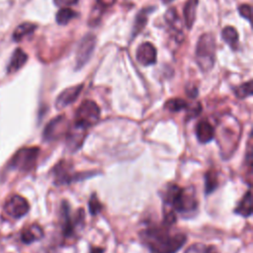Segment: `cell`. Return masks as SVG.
<instances>
[{
    "mask_svg": "<svg viewBox=\"0 0 253 253\" xmlns=\"http://www.w3.org/2000/svg\"><path fill=\"white\" fill-rule=\"evenodd\" d=\"M235 95L239 99H244L252 95V80L240 85L235 89Z\"/></svg>",
    "mask_w": 253,
    "mask_h": 253,
    "instance_id": "484cf974",
    "label": "cell"
},
{
    "mask_svg": "<svg viewBox=\"0 0 253 253\" xmlns=\"http://www.w3.org/2000/svg\"><path fill=\"white\" fill-rule=\"evenodd\" d=\"M239 14L243 18H245V19H247L249 21L250 17H251V7H250V5H248V4L241 5L239 7Z\"/></svg>",
    "mask_w": 253,
    "mask_h": 253,
    "instance_id": "83f0119b",
    "label": "cell"
},
{
    "mask_svg": "<svg viewBox=\"0 0 253 253\" xmlns=\"http://www.w3.org/2000/svg\"><path fill=\"white\" fill-rule=\"evenodd\" d=\"M52 172L54 176V183L56 185H66L81 179L79 178L81 174L75 173L72 170L71 164L67 163L66 161H60L54 166Z\"/></svg>",
    "mask_w": 253,
    "mask_h": 253,
    "instance_id": "52a82bcc",
    "label": "cell"
},
{
    "mask_svg": "<svg viewBox=\"0 0 253 253\" xmlns=\"http://www.w3.org/2000/svg\"><path fill=\"white\" fill-rule=\"evenodd\" d=\"M84 219V211L80 209L73 216L70 213L69 206L66 202L61 205V226L64 237H71L75 233V229Z\"/></svg>",
    "mask_w": 253,
    "mask_h": 253,
    "instance_id": "8992f818",
    "label": "cell"
},
{
    "mask_svg": "<svg viewBox=\"0 0 253 253\" xmlns=\"http://www.w3.org/2000/svg\"><path fill=\"white\" fill-rule=\"evenodd\" d=\"M76 16H77V13L74 12L72 9L67 7H62L56 13L55 19L59 25H66L70 20H72Z\"/></svg>",
    "mask_w": 253,
    "mask_h": 253,
    "instance_id": "ffe728a7",
    "label": "cell"
},
{
    "mask_svg": "<svg viewBox=\"0 0 253 253\" xmlns=\"http://www.w3.org/2000/svg\"><path fill=\"white\" fill-rule=\"evenodd\" d=\"M42 236H43V231L42 227L38 224H33L23 231L21 235V239L24 243L30 244L36 240H40Z\"/></svg>",
    "mask_w": 253,
    "mask_h": 253,
    "instance_id": "2e32d148",
    "label": "cell"
},
{
    "mask_svg": "<svg viewBox=\"0 0 253 253\" xmlns=\"http://www.w3.org/2000/svg\"><path fill=\"white\" fill-rule=\"evenodd\" d=\"M91 253H104V250L100 247H93L91 249Z\"/></svg>",
    "mask_w": 253,
    "mask_h": 253,
    "instance_id": "f546056e",
    "label": "cell"
},
{
    "mask_svg": "<svg viewBox=\"0 0 253 253\" xmlns=\"http://www.w3.org/2000/svg\"><path fill=\"white\" fill-rule=\"evenodd\" d=\"M39 153V147H23L15 153V155L11 159L10 165L14 169L29 171L36 165Z\"/></svg>",
    "mask_w": 253,
    "mask_h": 253,
    "instance_id": "5b68a950",
    "label": "cell"
},
{
    "mask_svg": "<svg viewBox=\"0 0 253 253\" xmlns=\"http://www.w3.org/2000/svg\"><path fill=\"white\" fill-rule=\"evenodd\" d=\"M168 226H150L140 232V237L150 253H176L186 242L184 233H170Z\"/></svg>",
    "mask_w": 253,
    "mask_h": 253,
    "instance_id": "6da1fadb",
    "label": "cell"
},
{
    "mask_svg": "<svg viewBox=\"0 0 253 253\" xmlns=\"http://www.w3.org/2000/svg\"><path fill=\"white\" fill-rule=\"evenodd\" d=\"M82 89H83V84L66 88L58 95V97L55 101V107L58 110H60V109L67 107L68 105L72 104L78 98Z\"/></svg>",
    "mask_w": 253,
    "mask_h": 253,
    "instance_id": "8fae6325",
    "label": "cell"
},
{
    "mask_svg": "<svg viewBox=\"0 0 253 253\" xmlns=\"http://www.w3.org/2000/svg\"><path fill=\"white\" fill-rule=\"evenodd\" d=\"M37 29V26L32 23H23L19 25L16 30L13 33V40L15 42L22 41L26 36L31 35L35 30Z\"/></svg>",
    "mask_w": 253,
    "mask_h": 253,
    "instance_id": "ac0fdd59",
    "label": "cell"
},
{
    "mask_svg": "<svg viewBox=\"0 0 253 253\" xmlns=\"http://www.w3.org/2000/svg\"><path fill=\"white\" fill-rule=\"evenodd\" d=\"M115 1L116 0H97L94 7V13L91 15V18L94 19V22H96V18H99L104 10L111 7L115 3Z\"/></svg>",
    "mask_w": 253,
    "mask_h": 253,
    "instance_id": "d4e9b609",
    "label": "cell"
},
{
    "mask_svg": "<svg viewBox=\"0 0 253 253\" xmlns=\"http://www.w3.org/2000/svg\"><path fill=\"white\" fill-rule=\"evenodd\" d=\"M96 43L93 35H86L80 42L76 51V68H81L91 57Z\"/></svg>",
    "mask_w": 253,
    "mask_h": 253,
    "instance_id": "9c48e42d",
    "label": "cell"
},
{
    "mask_svg": "<svg viewBox=\"0 0 253 253\" xmlns=\"http://www.w3.org/2000/svg\"><path fill=\"white\" fill-rule=\"evenodd\" d=\"M198 7V0H188L184 7V20L188 29H191L196 20V13Z\"/></svg>",
    "mask_w": 253,
    "mask_h": 253,
    "instance_id": "e0dca14e",
    "label": "cell"
},
{
    "mask_svg": "<svg viewBox=\"0 0 253 253\" xmlns=\"http://www.w3.org/2000/svg\"><path fill=\"white\" fill-rule=\"evenodd\" d=\"M149 12H150L149 9H143L136 15L133 29H132V37H135L137 34H139L143 30V28L146 25L147 16H148Z\"/></svg>",
    "mask_w": 253,
    "mask_h": 253,
    "instance_id": "d6986e66",
    "label": "cell"
},
{
    "mask_svg": "<svg viewBox=\"0 0 253 253\" xmlns=\"http://www.w3.org/2000/svg\"><path fill=\"white\" fill-rule=\"evenodd\" d=\"M30 206L25 198L19 195L12 196L5 204L4 211L6 213L14 218H19L29 211Z\"/></svg>",
    "mask_w": 253,
    "mask_h": 253,
    "instance_id": "30bf717a",
    "label": "cell"
},
{
    "mask_svg": "<svg viewBox=\"0 0 253 253\" xmlns=\"http://www.w3.org/2000/svg\"><path fill=\"white\" fill-rule=\"evenodd\" d=\"M218 185L217 176L216 173L212 170H210L205 175V193L207 195H210L211 192H213Z\"/></svg>",
    "mask_w": 253,
    "mask_h": 253,
    "instance_id": "44dd1931",
    "label": "cell"
},
{
    "mask_svg": "<svg viewBox=\"0 0 253 253\" xmlns=\"http://www.w3.org/2000/svg\"><path fill=\"white\" fill-rule=\"evenodd\" d=\"M68 131L67 122L64 116H58L52 119L44 127L43 138L44 140L51 141L60 138L64 133Z\"/></svg>",
    "mask_w": 253,
    "mask_h": 253,
    "instance_id": "ba28073f",
    "label": "cell"
},
{
    "mask_svg": "<svg viewBox=\"0 0 253 253\" xmlns=\"http://www.w3.org/2000/svg\"><path fill=\"white\" fill-rule=\"evenodd\" d=\"M102 210V204L99 202L96 194H93L89 200V211L91 214L96 215Z\"/></svg>",
    "mask_w": 253,
    "mask_h": 253,
    "instance_id": "4316f807",
    "label": "cell"
},
{
    "mask_svg": "<svg viewBox=\"0 0 253 253\" xmlns=\"http://www.w3.org/2000/svg\"><path fill=\"white\" fill-rule=\"evenodd\" d=\"M166 209L183 214H190L198 208V200L193 188H181L176 184L168 185L163 193Z\"/></svg>",
    "mask_w": 253,
    "mask_h": 253,
    "instance_id": "7a4b0ae2",
    "label": "cell"
},
{
    "mask_svg": "<svg viewBox=\"0 0 253 253\" xmlns=\"http://www.w3.org/2000/svg\"><path fill=\"white\" fill-rule=\"evenodd\" d=\"M136 59L142 65H150L156 61V48L148 42L141 43L136 49Z\"/></svg>",
    "mask_w": 253,
    "mask_h": 253,
    "instance_id": "7c38bea8",
    "label": "cell"
},
{
    "mask_svg": "<svg viewBox=\"0 0 253 253\" xmlns=\"http://www.w3.org/2000/svg\"><path fill=\"white\" fill-rule=\"evenodd\" d=\"M164 3H169V2H171V1H173V0H162Z\"/></svg>",
    "mask_w": 253,
    "mask_h": 253,
    "instance_id": "4dcf8cb0",
    "label": "cell"
},
{
    "mask_svg": "<svg viewBox=\"0 0 253 253\" xmlns=\"http://www.w3.org/2000/svg\"><path fill=\"white\" fill-rule=\"evenodd\" d=\"M188 107V103L180 98L170 99L165 103V109H167L170 112H179L181 110H187Z\"/></svg>",
    "mask_w": 253,
    "mask_h": 253,
    "instance_id": "cb8c5ba5",
    "label": "cell"
},
{
    "mask_svg": "<svg viewBox=\"0 0 253 253\" xmlns=\"http://www.w3.org/2000/svg\"><path fill=\"white\" fill-rule=\"evenodd\" d=\"M27 60H28L27 53L22 48H16L12 54L10 61H9L7 71L9 73L16 72L26 63Z\"/></svg>",
    "mask_w": 253,
    "mask_h": 253,
    "instance_id": "5bb4252c",
    "label": "cell"
},
{
    "mask_svg": "<svg viewBox=\"0 0 253 253\" xmlns=\"http://www.w3.org/2000/svg\"><path fill=\"white\" fill-rule=\"evenodd\" d=\"M215 41L214 37L210 34H203L197 43L196 57L197 62L203 71H210L214 64Z\"/></svg>",
    "mask_w": 253,
    "mask_h": 253,
    "instance_id": "3957f363",
    "label": "cell"
},
{
    "mask_svg": "<svg viewBox=\"0 0 253 253\" xmlns=\"http://www.w3.org/2000/svg\"><path fill=\"white\" fill-rule=\"evenodd\" d=\"M196 134L200 142L207 143L214 137V128L211 123L206 120H202L196 126Z\"/></svg>",
    "mask_w": 253,
    "mask_h": 253,
    "instance_id": "4fadbf2b",
    "label": "cell"
},
{
    "mask_svg": "<svg viewBox=\"0 0 253 253\" xmlns=\"http://www.w3.org/2000/svg\"><path fill=\"white\" fill-rule=\"evenodd\" d=\"M221 37L226 43H228L231 46H234L238 40V33L236 32V30L233 27L228 26L222 30Z\"/></svg>",
    "mask_w": 253,
    "mask_h": 253,
    "instance_id": "603a6c76",
    "label": "cell"
},
{
    "mask_svg": "<svg viewBox=\"0 0 253 253\" xmlns=\"http://www.w3.org/2000/svg\"><path fill=\"white\" fill-rule=\"evenodd\" d=\"M234 211L243 217H248L252 214V194L250 189L245 193L243 198L240 200Z\"/></svg>",
    "mask_w": 253,
    "mask_h": 253,
    "instance_id": "9a60e30c",
    "label": "cell"
},
{
    "mask_svg": "<svg viewBox=\"0 0 253 253\" xmlns=\"http://www.w3.org/2000/svg\"><path fill=\"white\" fill-rule=\"evenodd\" d=\"M56 5L58 6H67V5H72L77 2V0H54Z\"/></svg>",
    "mask_w": 253,
    "mask_h": 253,
    "instance_id": "f1b7e54d",
    "label": "cell"
},
{
    "mask_svg": "<svg viewBox=\"0 0 253 253\" xmlns=\"http://www.w3.org/2000/svg\"><path fill=\"white\" fill-rule=\"evenodd\" d=\"M100 118V109L98 105L91 100H86L81 103L75 113L74 126L87 130L88 127L95 125Z\"/></svg>",
    "mask_w": 253,
    "mask_h": 253,
    "instance_id": "277c9868",
    "label": "cell"
},
{
    "mask_svg": "<svg viewBox=\"0 0 253 253\" xmlns=\"http://www.w3.org/2000/svg\"><path fill=\"white\" fill-rule=\"evenodd\" d=\"M185 253H216V249L212 245H208L205 243H194L186 249Z\"/></svg>",
    "mask_w": 253,
    "mask_h": 253,
    "instance_id": "7402d4cb",
    "label": "cell"
}]
</instances>
